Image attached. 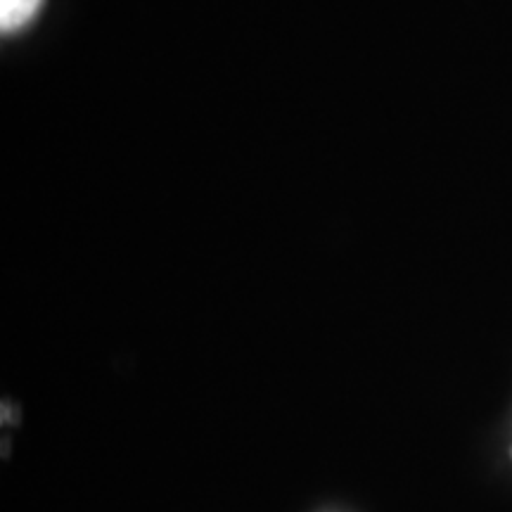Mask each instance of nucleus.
Here are the masks:
<instances>
[{"label": "nucleus", "mask_w": 512, "mask_h": 512, "mask_svg": "<svg viewBox=\"0 0 512 512\" xmlns=\"http://www.w3.org/2000/svg\"><path fill=\"white\" fill-rule=\"evenodd\" d=\"M43 0H0V27L3 31H15L36 15Z\"/></svg>", "instance_id": "f257e3e1"}]
</instances>
